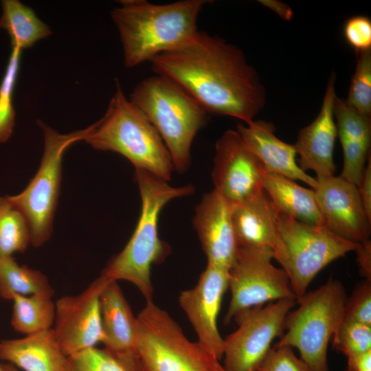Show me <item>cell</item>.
Segmentation results:
<instances>
[{"label": "cell", "mask_w": 371, "mask_h": 371, "mask_svg": "<svg viewBox=\"0 0 371 371\" xmlns=\"http://www.w3.org/2000/svg\"><path fill=\"white\" fill-rule=\"evenodd\" d=\"M149 62L156 75L176 82L207 113L247 124L265 106L258 74L240 49L218 36L199 31L190 42Z\"/></svg>", "instance_id": "1"}, {"label": "cell", "mask_w": 371, "mask_h": 371, "mask_svg": "<svg viewBox=\"0 0 371 371\" xmlns=\"http://www.w3.org/2000/svg\"><path fill=\"white\" fill-rule=\"evenodd\" d=\"M206 0H183L154 4L146 0H122L111 17L121 40L124 64L131 68L157 55L177 49L199 33L197 20Z\"/></svg>", "instance_id": "2"}, {"label": "cell", "mask_w": 371, "mask_h": 371, "mask_svg": "<svg viewBox=\"0 0 371 371\" xmlns=\"http://www.w3.org/2000/svg\"><path fill=\"white\" fill-rule=\"evenodd\" d=\"M135 179L142 203L137 226L124 248L109 260L100 276L131 282L147 302L153 300L154 291L151 267L163 262L170 253L168 245L159 236L161 212L172 200L192 195L195 188L192 184L172 186L143 169H135Z\"/></svg>", "instance_id": "3"}, {"label": "cell", "mask_w": 371, "mask_h": 371, "mask_svg": "<svg viewBox=\"0 0 371 371\" xmlns=\"http://www.w3.org/2000/svg\"><path fill=\"white\" fill-rule=\"evenodd\" d=\"M85 141L95 150L122 155L135 169L171 180L175 170L164 141L145 115L126 98L117 80L104 115L91 124Z\"/></svg>", "instance_id": "4"}, {"label": "cell", "mask_w": 371, "mask_h": 371, "mask_svg": "<svg viewBox=\"0 0 371 371\" xmlns=\"http://www.w3.org/2000/svg\"><path fill=\"white\" fill-rule=\"evenodd\" d=\"M130 100L145 115L164 141L174 170L182 174L191 164V148L208 113L182 87L159 75L139 82Z\"/></svg>", "instance_id": "5"}, {"label": "cell", "mask_w": 371, "mask_h": 371, "mask_svg": "<svg viewBox=\"0 0 371 371\" xmlns=\"http://www.w3.org/2000/svg\"><path fill=\"white\" fill-rule=\"evenodd\" d=\"M137 319L136 350L118 357L129 371H225L219 359L198 341H190L153 300L146 302Z\"/></svg>", "instance_id": "6"}, {"label": "cell", "mask_w": 371, "mask_h": 371, "mask_svg": "<svg viewBox=\"0 0 371 371\" xmlns=\"http://www.w3.org/2000/svg\"><path fill=\"white\" fill-rule=\"evenodd\" d=\"M347 298L342 283L333 278L306 292L287 315L286 332L275 346L295 347L311 371H328V346L342 321Z\"/></svg>", "instance_id": "7"}, {"label": "cell", "mask_w": 371, "mask_h": 371, "mask_svg": "<svg viewBox=\"0 0 371 371\" xmlns=\"http://www.w3.org/2000/svg\"><path fill=\"white\" fill-rule=\"evenodd\" d=\"M277 227L273 258L286 272L296 300L307 292L322 269L359 244L341 238L325 225L302 223L280 212Z\"/></svg>", "instance_id": "8"}, {"label": "cell", "mask_w": 371, "mask_h": 371, "mask_svg": "<svg viewBox=\"0 0 371 371\" xmlns=\"http://www.w3.org/2000/svg\"><path fill=\"white\" fill-rule=\"evenodd\" d=\"M44 137V150L38 170L19 194L9 196L26 217L30 229V243L43 245L50 238L57 207L65 150L74 143L85 140L91 125L67 134H61L38 120Z\"/></svg>", "instance_id": "9"}, {"label": "cell", "mask_w": 371, "mask_h": 371, "mask_svg": "<svg viewBox=\"0 0 371 371\" xmlns=\"http://www.w3.org/2000/svg\"><path fill=\"white\" fill-rule=\"evenodd\" d=\"M273 258L269 251L238 247L229 271L231 300L225 324L254 306L283 299L296 300L286 272L272 264Z\"/></svg>", "instance_id": "10"}, {"label": "cell", "mask_w": 371, "mask_h": 371, "mask_svg": "<svg viewBox=\"0 0 371 371\" xmlns=\"http://www.w3.org/2000/svg\"><path fill=\"white\" fill-rule=\"evenodd\" d=\"M295 304L296 300L283 299L236 315L238 328L224 339V370L256 371L273 340L282 336L286 317Z\"/></svg>", "instance_id": "11"}, {"label": "cell", "mask_w": 371, "mask_h": 371, "mask_svg": "<svg viewBox=\"0 0 371 371\" xmlns=\"http://www.w3.org/2000/svg\"><path fill=\"white\" fill-rule=\"evenodd\" d=\"M109 280L100 276L80 293L63 296L55 303L52 330L67 357L103 342L100 300Z\"/></svg>", "instance_id": "12"}, {"label": "cell", "mask_w": 371, "mask_h": 371, "mask_svg": "<svg viewBox=\"0 0 371 371\" xmlns=\"http://www.w3.org/2000/svg\"><path fill=\"white\" fill-rule=\"evenodd\" d=\"M213 161L214 190L231 206L247 201L264 190L265 168L245 146L236 130L226 131L216 141Z\"/></svg>", "instance_id": "13"}, {"label": "cell", "mask_w": 371, "mask_h": 371, "mask_svg": "<svg viewBox=\"0 0 371 371\" xmlns=\"http://www.w3.org/2000/svg\"><path fill=\"white\" fill-rule=\"evenodd\" d=\"M229 270L207 262L197 284L181 291L179 303L198 337V342L218 359L223 357L224 339L217 326L223 297L228 289Z\"/></svg>", "instance_id": "14"}, {"label": "cell", "mask_w": 371, "mask_h": 371, "mask_svg": "<svg viewBox=\"0 0 371 371\" xmlns=\"http://www.w3.org/2000/svg\"><path fill=\"white\" fill-rule=\"evenodd\" d=\"M317 180L313 190L325 226L350 242L359 244L370 239L371 220L357 186L335 175Z\"/></svg>", "instance_id": "15"}, {"label": "cell", "mask_w": 371, "mask_h": 371, "mask_svg": "<svg viewBox=\"0 0 371 371\" xmlns=\"http://www.w3.org/2000/svg\"><path fill=\"white\" fill-rule=\"evenodd\" d=\"M192 224L207 263L229 271L238 246L232 221V206L214 189L195 207Z\"/></svg>", "instance_id": "16"}, {"label": "cell", "mask_w": 371, "mask_h": 371, "mask_svg": "<svg viewBox=\"0 0 371 371\" xmlns=\"http://www.w3.org/2000/svg\"><path fill=\"white\" fill-rule=\"evenodd\" d=\"M336 75L332 74L327 85L320 111L315 120L302 128L294 144L299 155V166L304 172L313 170L316 179L334 176L336 166L333 151L337 129L334 117Z\"/></svg>", "instance_id": "17"}, {"label": "cell", "mask_w": 371, "mask_h": 371, "mask_svg": "<svg viewBox=\"0 0 371 371\" xmlns=\"http://www.w3.org/2000/svg\"><path fill=\"white\" fill-rule=\"evenodd\" d=\"M275 130L272 123L263 120H254L246 125L238 124L236 129L245 146L260 161L267 171L301 181L315 189L317 180L300 168L294 145L278 138Z\"/></svg>", "instance_id": "18"}, {"label": "cell", "mask_w": 371, "mask_h": 371, "mask_svg": "<svg viewBox=\"0 0 371 371\" xmlns=\"http://www.w3.org/2000/svg\"><path fill=\"white\" fill-rule=\"evenodd\" d=\"M278 211L263 190L232 206V221L238 247L273 253L278 243Z\"/></svg>", "instance_id": "19"}, {"label": "cell", "mask_w": 371, "mask_h": 371, "mask_svg": "<svg viewBox=\"0 0 371 371\" xmlns=\"http://www.w3.org/2000/svg\"><path fill=\"white\" fill-rule=\"evenodd\" d=\"M104 349L116 357L133 354L138 342V322L116 280H109L100 300Z\"/></svg>", "instance_id": "20"}, {"label": "cell", "mask_w": 371, "mask_h": 371, "mask_svg": "<svg viewBox=\"0 0 371 371\" xmlns=\"http://www.w3.org/2000/svg\"><path fill=\"white\" fill-rule=\"evenodd\" d=\"M67 358L52 328L22 338L0 341V359L24 371H65Z\"/></svg>", "instance_id": "21"}, {"label": "cell", "mask_w": 371, "mask_h": 371, "mask_svg": "<svg viewBox=\"0 0 371 371\" xmlns=\"http://www.w3.org/2000/svg\"><path fill=\"white\" fill-rule=\"evenodd\" d=\"M263 189L278 212L311 225H325L313 189H307L293 180L265 170Z\"/></svg>", "instance_id": "22"}, {"label": "cell", "mask_w": 371, "mask_h": 371, "mask_svg": "<svg viewBox=\"0 0 371 371\" xmlns=\"http://www.w3.org/2000/svg\"><path fill=\"white\" fill-rule=\"evenodd\" d=\"M1 5L0 28L5 30L10 36L12 48L22 51L52 34L50 27L37 16L35 12L21 1L3 0Z\"/></svg>", "instance_id": "23"}, {"label": "cell", "mask_w": 371, "mask_h": 371, "mask_svg": "<svg viewBox=\"0 0 371 371\" xmlns=\"http://www.w3.org/2000/svg\"><path fill=\"white\" fill-rule=\"evenodd\" d=\"M12 300L11 326L15 331L28 335L52 328L56 306L52 296L16 294Z\"/></svg>", "instance_id": "24"}, {"label": "cell", "mask_w": 371, "mask_h": 371, "mask_svg": "<svg viewBox=\"0 0 371 371\" xmlns=\"http://www.w3.org/2000/svg\"><path fill=\"white\" fill-rule=\"evenodd\" d=\"M54 290L47 276L38 270L19 265L12 256L0 257V296L12 300L16 294H44L53 297Z\"/></svg>", "instance_id": "25"}, {"label": "cell", "mask_w": 371, "mask_h": 371, "mask_svg": "<svg viewBox=\"0 0 371 371\" xmlns=\"http://www.w3.org/2000/svg\"><path fill=\"white\" fill-rule=\"evenodd\" d=\"M30 243L28 221L9 196L0 195V257L24 252Z\"/></svg>", "instance_id": "26"}, {"label": "cell", "mask_w": 371, "mask_h": 371, "mask_svg": "<svg viewBox=\"0 0 371 371\" xmlns=\"http://www.w3.org/2000/svg\"><path fill=\"white\" fill-rule=\"evenodd\" d=\"M21 50L12 48L4 76L0 83V144L12 135L15 124L13 95L20 69Z\"/></svg>", "instance_id": "27"}, {"label": "cell", "mask_w": 371, "mask_h": 371, "mask_svg": "<svg viewBox=\"0 0 371 371\" xmlns=\"http://www.w3.org/2000/svg\"><path fill=\"white\" fill-rule=\"evenodd\" d=\"M346 103L360 114L371 116V49L357 53V64Z\"/></svg>", "instance_id": "28"}, {"label": "cell", "mask_w": 371, "mask_h": 371, "mask_svg": "<svg viewBox=\"0 0 371 371\" xmlns=\"http://www.w3.org/2000/svg\"><path fill=\"white\" fill-rule=\"evenodd\" d=\"M334 117L337 120V135L358 142L363 145L370 146L371 123L367 117L352 107L346 100L335 99Z\"/></svg>", "instance_id": "29"}, {"label": "cell", "mask_w": 371, "mask_h": 371, "mask_svg": "<svg viewBox=\"0 0 371 371\" xmlns=\"http://www.w3.org/2000/svg\"><path fill=\"white\" fill-rule=\"evenodd\" d=\"M333 347L347 358L371 350V326L344 320L334 333Z\"/></svg>", "instance_id": "30"}, {"label": "cell", "mask_w": 371, "mask_h": 371, "mask_svg": "<svg viewBox=\"0 0 371 371\" xmlns=\"http://www.w3.org/2000/svg\"><path fill=\"white\" fill-rule=\"evenodd\" d=\"M65 371H129L126 365L106 349L89 348L67 358Z\"/></svg>", "instance_id": "31"}, {"label": "cell", "mask_w": 371, "mask_h": 371, "mask_svg": "<svg viewBox=\"0 0 371 371\" xmlns=\"http://www.w3.org/2000/svg\"><path fill=\"white\" fill-rule=\"evenodd\" d=\"M344 155L343 169L339 177L357 186L365 170L369 147L350 139L340 137Z\"/></svg>", "instance_id": "32"}, {"label": "cell", "mask_w": 371, "mask_h": 371, "mask_svg": "<svg viewBox=\"0 0 371 371\" xmlns=\"http://www.w3.org/2000/svg\"><path fill=\"white\" fill-rule=\"evenodd\" d=\"M343 319L371 326V281L365 280L347 298Z\"/></svg>", "instance_id": "33"}, {"label": "cell", "mask_w": 371, "mask_h": 371, "mask_svg": "<svg viewBox=\"0 0 371 371\" xmlns=\"http://www.w3.org/2000/svg\"><path fill=\"white\" fill-rule=\"evenodd\" d=\"M256 371H311L288 346L271 348Z\"/></svg>", "instance_id": "34"}, {"label": "cell", "mask_w": 371, "mask_h": 371, "mask_svg": "<svg viewBox=\"0 0 371 371\" xmlns=\"http://www.w3.org/2000/svg\"><path fill=\"white\" fill-rule=\"evenodd\" d=\"M346 42L357 53L371 49V21L362 15L348 19L344 25Z\"/></svg>", "instance_id": "35"}, {"label": "cell", "mask_w": 371, "mask_h": 371, "mask_svg": "<svg viewBox=\"0 0 371 371\" xmlns=\"http://www.w3.org/2000/svg\"><path fill=\"white\" fill-rule=\"evenodd\" d=\"M357 190L359 197L368 218L371 220V158L369 156L368 164L363 171L358 184Z\"/></svg>", "instance_id": "36"}, {"label": "cell", "mask_w": 371, "mask_h": 371, "mask_svg": "<svg viewBox=\"0 0 371 371\" xmlns=\"http://www.w3.org/2000/svg\"><path fill=\"white\" fill-rule=\"evenodd\" d=\"M361 275L366 280L371 281V241L366 240L359 244L355 250Z\"/></svg>", "instance_id": "37"}, {"label": "cell", "mask_w": 371, "mask_h": 371, "mask_svg": "<svg viewBox=\"0 0 371 371\" xmlns=\"http://www.w3.org/2000/svg\"><path fill=\"white\" fill-rule=\"evenodd\" d=\"M371 370V350L348 358L347 371Z\"/></svg>", "instance_id": "38"}, {"label": "cell", "mask_w": 371, "mask_h": 371, "mask_svg": "<svg viewBox=\"0 0 371 371\" xmlns=\"http://www.w3.org/2000/svg\"><path fill=\"white\" fill-rule=\"evenodd\" d=\"M260 3L269 8L284 20H291L293 16L292 9L286 4L278 1L274 0H262L259 1Z\"/></svg>", "instance_id": "39"}, {"label": "cell", "mask_w": 371, "mask_h": 371, "mask_svg": "<svg viewBox=\"0 0 371 371\" xmlns=\"http://www.w3.org/2000/svg\"><path fill=\"white\" fill-rule=\"evenodd\" d=\"M0 368L1 371H19L15 366L11 363L3 364Z\"/></svg>", "instance_id": "40"}, {"label": "cell", "mask_w": 371, "mask_h": 371, "mask_svg": "<svg viewBox=\"0 0 371 371\" xmlns=\"http://www.w3.org/2000/svg\"><path fill=\"white\" fill-rule=\"evenodd\" d=\"M363 371H371V370H363Z\"/></svg>", "instance_id": "41"}, {"label": "cell", "mask_w": 371, "mask_h": 371, "mask_svg": "<svg viewBox=\"0 0 371 371\" xmlns=\"http://www.w3.org/2000/svg\"><path fill=\"white\" fill-rule=\"evenodd\" d=\"M0 371H1V368H0Z\"/></svg>", "instance_id": "42"}]
</instances>
